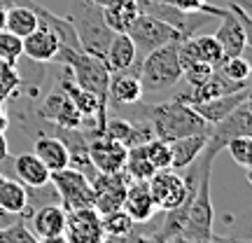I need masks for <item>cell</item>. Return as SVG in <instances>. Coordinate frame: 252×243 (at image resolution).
I'll return each instance as SVG.
<instances>
[{
  "label": "cell",
  "instance_id": "obj_1",
  "mask_svg": "<svg viewBox=\"0 0 252 243\" xmlns=\"http://www.w3.org/2000/svg\"><path fill=\"white\" fill-rule=\"evenodd\" d=\"M131 122L147 124L152 129L154 138H161L166 143L191 134H203L210 126L203 117H198V112L189 103H185L178 96L161 101V103H143L140 101V115Z\"/></svg>",
  "mask_w": 252,
  "mask_h": 243
},
{
  "label": "cell",
  "instance_id": "obj_2",
  "mask_svg": "<svg viewBox=\"0 0 252 243\" xmlns=\"http://www.w3.org/2000/svg\"><path fill=\"white\" fill-rule=\"evenodd\" d=\"M138 77L143 84V94H168L182 80L180 40H173L143 56Z\"/></svg>",
  "mask_w": 252,
  "mask_h": 243
},
{
  "label": "cell",
  "instance_id": "obj_3",
  "mask_svg": "<svg viewBox=\"0 0 252 243\" xmlns=\"http://www.w3.org/2000/svg\"><path fill=\"white\" fill-rule=\"evenodd\" d=\"M217 152L203 147V152L198 154L201 162V175H198L196 192L187 206V220H185V229L180 236H189L196 241L208 243L213 234V199H210V173H213V162H215Z\"/></svg>",
  "mask_w": 252,
  "mask_h": 243
},
{
  "label": "cell",
  "instance_id": "obj_4",
  "mask_svg": "<svg viewBox=\"0 0 252 243\" xmlns=\"http://www.w3.org/2000/svg\"><path fill=\"white\" fill-rule=\"evenodd\" d=\"M54 63H59L61 68H65V72L70 75L72 82H75L77 87L91 91L100 103L108 105L110 72L100 56L87 54V52H82V49L59 47V52H56V56H54Z\"/></svg>",
  "mask_w": 252,
  "mask_h": 243
},
{
  "label": "cell",
  "instance_id": "obj_5",
  "mask_svg": "<svg viewBox=\"0 0 252 243\" xmlns=\"http://www.w3.org/2000/svg\"><path fill=\"white\" fill-rule=\"evenodd\" d=\"M65 19L75 28V35L80 40L82 52L103 59V54H105V49H108L110 40H112L115 33L105 24L100 7L91 5L89 0H72Z\"/></svg>",
  "mask_w": 252,
  "mask_h": 243
},
{
  "label": "cell",
  "instance_id": "obj_6",
  "mask_svg": "<svg viewBox=\"0 0 252 243\" xmlns=\"http://www.w3.org/2000/svg\"><path fill=\"white\" fill-rule=\"evenodd\" d=\"M126 35L131 37L138 59H143V56H147L150 52L168 45L173 40H185L178 28H173L171 24H166V21L152 17V14H145V12L138 14V19H135L133 24H131V28L126 31Z\"/></svg>",
  "mask_w": 252,
  "mask_h": 243
},
{
  "label": "cell",
  "instance_id": "obj_7",
  "mask_svg": "<svg viewBox=\"0 0 252 243\" xmlns=\"http://www.w3.org/2000/svg\"><path fill=\"white\" fill-rule=\"evenodd\" d=\"M52 185H54L59 201L65 210H75V208H87L94 206V189L91 180L84 173L75 171L70 166H65L61 171L52 173Z\"/></svg>",
  "mask_w": 252,
  "mask_h": 243
},
{
  "label": "cell",
  "instance_id": "obj_8",
  "mask_svg": "<svg viewBox=\"0 0 252 243\" xmlns=\"http://www.w3.org/2000/svg\"><path fill=\"white\" fill-rule=\"evenodd\" d=\"M33 112H35L37 119H42V122L56 126V129H82V115L72 105V101L68 99V94L63 91L59 82L47 91L42 103Z\"/></svg>",
  "mask_w": 252,
  "mask_h": 243
},
{
  "label": "cell",
  "instance_id": "obj_9",
  "mask_svg": "<svg viewBox=\"0 0 252 243\" xmlns=\"http://www.w3.org/2000/svg\"><path fill=\"white\" fill-rule=\"evenodd\" d=\"M236 136H252V105L250 101L241 103L234 112H229L224 119L208 126V143L206 147L220 154L224 145Z\"/></svg>",
  "mask_w": 252,
  "mask_h": 243
},
{
  "label": "cell",
  "instance_id": "obj_10",
  "mask_svg": "<svg viewBox=\"0 0 252 243\" xmlns=\"http://www.w3.org/2000/svg\"><path fill=\"white\" fill-rule=\"evenodd\" d=\"M128 178L124 171L119 173H96L91 178V189H94V208L98 215H105L110 210H117L124 204Z\"/></svg>",
  "mask_w": 252,
  "mask_h": 243
},
{
  "label": "cell",
  "instance_id": "obj_11",
  "mask_svg": "<svg viewBox=\"0 0 252 243\" xmlns=\"http://www.w3.org/2000/svg\"><path fill=\"white\" fill-rule=\"evenodd\" d=\"M63 236L68 243H100L105 239L103 225H100V215L96 213L94 206L87 208H75V210H65V229Z\"/></svg>",
  "mask_w": 252,
  "mask_h": 243
},
{
  "label": "cell",
  "instance_id": "obj_12",
  "mask_svg": "<svg viewBox=\"0 0 252 243\" xmlns=\"http://www.w3.org/2000/svg\"><path fill=\"white\" fill-rule=\"evenodd\" d=\"M140 59L119 72H110V82H108V105L112 108H126V105H133L143 101V84H140Z\"/></svg>",
  "mask_w": 252,
  "mask_h": 243
},
{
  "label": "cell",
  "instance_id": "obj_13",
  "mask_svg": "<svg viewBox=\"0 0 252 243\" xmlns=\"http://www.w3.org/2000/svg\"><path fill=\"white\" fill-rule=\"evenodd\" d=\"M87 152H89L91 164H94V169L98 173H119L124 171L128 147H124L119 140L110 138V136L98 134L89 138Z\"/></svg>",
  "mask_w": 252,
  "mask_h": 243
},
{
  "label": "cell",
  "instance_id": "obj_14",
  "mask_svg": "<svg viewBox=\"0 0 252 243\" xmlns=\"http://www.w3.org/2000/svg\"><path fill=\"white\" fill-rule=\"evenodd\" d=\"M122 208L128 213V217L133 220L135 225H145V222L152 220L154 213H157V206H154V199H152V194H150L147 180H131L128 182Z\"/></svg>",
  "mask_w": 252,
  "mask_h": 243
},
{
  "label": "cell",
  "instance_id": "obj_15",
  "mask_svg": "<svg viewBox=\"0 0 252 243\" xmlns=\"http://www.w3.org/2000/svg\"><path fill=\"white\" fill-rule=\"evenodd\" d=\"M103 134L115 138L124 147H138V145H145L147 140H152L154 134L152 129L147 124H138V122H131L126 117H112V119H105L103 124Z\"/></svg>",
  "mask_w": 252,
  "mask_h": 243
},
{
  "label": "cell",
  "instance_id": "obj_16",
  "mask_svg": "<svg viewBox=\"0 0 252 243\" xmlns=\"http://www.w3.org/2000/svg\"><path fill=\"white\" fill-rule=\"evenodd\" d=\"M245 101H250V87H243V89L231 91V94H222V96H215V99L203 101V103H194L191 108L196 110L198 117H203L208 124H215L220 119H224L229 112H234Z\"/></svg>",
  "mask_w": 252,
  "mask_h": 243
},
{
  "label": "cell",
  "instance_id": "obj_17",
  "mask_svg": "<svg viewBox=\"0 0 252 243\" xmlns=\"http://www.w3.org/2000/svg\"><path fill=\"white\" fill-rule=\"evenodd\" d=\"M59 47H61L59 37L45 24H40L33 33H28L24 37V56H28L31 61L35 63H52L56 52H59Z\"/></svg>",
  "mask_w": 252,
  "mask_h": 243
},
{
  "label": "cell",
  "instance_id": "obj_18",
  "mask_svg": "<svg viewBox=\"0 0 252 243\" xmlns=\"http://www.w3.org/2000/svg\"><path fill=\"white\" fill-rule=\"evenodd\" d=\"M33 154L47 166V171L54 173L68 166V147L59 136L54 134H40L33 143Z\"/></svg>",
  "mask_w": 252,
  "mask_h": 243
},
{
  "label": "cell",
  "instance_id": "obj_19",
  "mask_svg": "<svg viewBox=\"0 0 252 243\" xmlns=\"http://www.w3.org/2000/svg\"><path fill=\"white\" fill-rule=\"evenodd\" d=\"M28 220H31L33 234L37 239L63 234V229H65V208L61 204H45V206L35 208Z\"/></svg>",
  "mask_w": 252,
  "mask_h": 243
},
{
  "label": "cell",
  "instance_id": "obj_20",
  "mask_svg": "<svg viewBox=\"0 0 252 243\" xmlns=\"http://www.w3.org/2000/svg\"><path fill=\"white\" fill-rule=\"evenodd\" d=\"M135 61H138V54H135V47L131 42V37L126 33H115L108 49H105V54H103V63H105L108 72L126 70Z\"/></svg>",
  "mask_w": 252,
  "mask_h": 243
},
{
  "label": "cell",
  "instance_id": "obj_21",
  "mask_svg": "<svg viewBox=\"0 0 252 243\" xmlns=\"http://www.w3.org/2000/svg\"><path fill=\"white\" fill-rule=\"evenodd\" d=\"M100 12L112 33H126L140 14V5L138 0H115L105 7H100Z\"/></svg>",
  "mask_w": 252,
  "mask_h": 243
},
{
  "label": "cell",
  "instance_id": "obj_22",
  "mask_svg": "<svg viewBox=\"0 0 252 243\" xmlns=\"http://www.w3.org/2000/svg\"><path fill=\"white\" fill-rule=\"evenodd\" d=\"M208 143V131L203 134H191L178 140H171V169H187L189 164L203 152Z\"/></svg>",
  "mask_w": 252,
  "mask_h": 243
},
{
  "label": "cell",
  "instance_id": "obj_23",
  "mask_svg": "<svg viewBox=\"0 0 252 243\" xmlns=\"http://www.w3.org/2000/svg\"><path fill=\"white\" fill-rule=\"evenodd\" d=\"M14 171H17V180L24 182L26 187H40L47 185L52 173L47 171V166L37 159L33 152H24L14 159Z\"/></svg>",
  "mask_w": 252,
  "mask_h": 243
},
{
  "label": "cell",
  "instance_id": "obj_24",
  "mask_svg": "<svg viewBox=\"0 0 252 243\" xmlns=\"http://www.w3.org/2000/svg\"><path fill=\"white\" fill-rule=\"evenodd\" d=\"M0 208L7 210L12 215H21L26 220V208H28V197H26V185L19 182L17 178H2L0 182Z\"/></svg>",
  "mask_w": 252,
  "mask_h": 243
},
{
  "label": "cell",
  "instance_id": "obj_25",
  "mask_svg": "<svg viewBox=\"0 0 252 243\" xmlns=\"http://www.w3.org/2000/svg\"><path fill=\"white\" fill-rule=\"evenodd\" d=\"M40 26V19L37 14L33 12V7L28 5V2H19V5H12L7 7V17H5V31L9 33H14L19 35L21 40L28 35V33H33L35 28Z\"/></svg>",
  "mask_w": 252,
  "mask_h": 243
},
{
  "label": "cell",
  "instance_id": "obj_26",
  "mask_svg": "<svg viewBox=\"0 0 252 243\" xmlns=\"http://www.w3.org/2000/svg\"><path fill=\"white\" fill-rule=\"evenodd\" d=\"M154 171H157V169H154L152 164H150V159L145 157L143 145L128 150V157H126V164H124V173L128 180H150Z\"/></svg>",
  "mask_w": 252,
  "mask_h": 243
},
{
  "label": "cell",
  "instance_id": "obj_27",
  "mask_svg": "<svg viewBox=\"0 0 252 243\" xmlns=\"http://www.w3.org/2000/svg\"><path fill=\"white\" fill-rule=\"evenodd\" d=\"M191 42H194V49H196V59L201 63H208L217 68L220 63L224 61V54H222V47L215 40V35H191Z\"/></svg>",
  "mask_w": 252,
  "mask_h": 243
},
{
  "label": "cell",
  "instance_id": "obj_28",
  "mask_svg": "<svg viewBox=\"0 0 252 243\" xmlns=\"http://www.w3.org/2000/svg\"><path fill=\"white\" fill-rule=\"evenodd\" d=\"M100 225H103L105 236H124L135 232V222L128 217L124 208H117V210H110L105 215H100Z\"/></svg>",
  "mask_w": 252,
  "mask_h": 243
},
{
  "label": "cell",
  "instance_id": "obj_29",
  "mask_svg": "<svg viewBox=\"0 0 252 243\" xmlns=\"http://www.w3.org/2000/svg\"><path fill=\"white\" fill-rule=\"evenodd\" d=\"M24 91V77L17 68L7 66L5 61H0V101L7 103L9 99H17Z\"/></svg>",
  "mask_w": 252,
  "mask_h": 243
},
{
  "label": "cell",
  "instance_id": "obj_30",
  "mask_svg": "<svg viewBox=\"0 0 252 243\" xmlns=\"http://www.w3.org/2000/svg\"><path fill=\"white\" fill-rule=\"evenodd\" d=\"M21 56H24V40L2 28L0 31V61H5L12 68H17Z\"/></svg>",
  "mask_w": 252,
  "mask_h": 243
},
{
  "label": "cell",
  "instance_id": "obj_31",
  "mask_svg": "<svg viewBox=\"0 0 252 243\" xmlns=\"http://www.w3.org/2000/svg\"><path fill=\"white\" fill-rule=\"evenodd\" d=\"M224 150H229L231 159H234L241 169L250 173L252 169V136H236L224 145Z\"/></svg>",
  "mask_w": 252,
  "mask_h": 243
},
{
  "label": "cell",
  "instance_id": "obj_32",
  "mask_svg": "<svg viewBox=\"0 0 252 243\" xmlns=\"http://www.w3.org/2000/svg\"><path fill=\"white\" fill-rule=\"evenodd\" d=\"M145 150V157L150 159L157 171H161V169H171V145L161 140V138H152V140H147L143 145Z\"/></svg>",
  "mask_w": 252,
  "mask_h": 243
},
{
  "label": "cell",
  "instance_id": "obj_33",
  "mask_svg": "<svg viewBox=\"0 0 252 243\" xmlns=\"http://www.w3.org/2000/svg\"><path fill=\"white\" fill-rule=\"evenodd\" d=\"M0 243H40V239L33 234V229L21 217V220L0 229Z\"/></svg>",
  "mask_w": 252,
  "mask_h": 243
},
{
  "label": "cell",
  "instance_id": "obj_34",
  "mask_svg": "<svg viewBox=\"0 0 252 243\" xmlns=\"http://www.w3.org/2000/svg\"><path fill=\"white\" fill-rule=\"evenodd\" d=\"M217 70L224 75L226 80L238 82V84H245L250 82V63L243 56H234V59H224V61L217 66Z\"/></svg>",
  "mask_w": 252,
  "mask_h": 243
},
{
  "label": "cell",
  "instance_id": "obj_35",
  "mask_svg": "<svg viewBox=\"0 0 252 243\" xmlns=\"http://www.w3.org/2000/svg\"><path fill=\"white\" fill-rule=\"evenodd\" d=\"M213 66H208V63H191V66H185L182 68V80L189 84V89H194V87H198V84H203V82L213 75Z\"/></svg>",
  "mask_w": 252,
  "mask_h": 243
},
{
  "label": "cell",
  "instance_id": "obj_36",
  "mask_svg": "<svg viewBox=\"0 0 252 243\" xmlns=\"http://www.w3.org/2000/svg\"><path fill=\"white\" fill-rule=\"evenodd\" d=\"M208 243H252L250 239H238V236H222V234H210Z\"/></svg>",
  "mask_w": 252,
  "mask_h": 243
},
{
  "label": "cell",
  "instance_id": "obj_37",
  "mask_svg": "<svg viewBox=\"0 0 252 243\" xmlns=\"http://www.w3.org/2000/svg\"><path fill=\"white\" fill-rule=\"evenodd\" d=\"M135 243H168L163 236H159L157 232L154 234H138L135 232Z\"/></svg>",
  "mask_w": 252,
  "mask_h": 243
},
{
  "label": "cell",
  "instance_id": "obj_38",
  "mask_svg": "<svg viewBox=\"0 0 252 243\" xmlns=\"http://www.w3.org/2000/svg\"><path fill=\"white\" fill-rule=\"evenodd\" d=\"M100 243H135V232L124 234V236H105Z\"/></svg>",
  "mask_w": 252,
  "mask_h": 243
},
{
  "label": "cell",
  "instance_id": "obj_39",
  "mask_svg": "<svg viewBox=\"0 0 252 243\" xmlns=\"http://www.w3.org/2000/svg\"><path fill=\"white\" fill-rule=\"evenodd\" d=\"M17 220H21V215H12V213H7V210H2V208H0V229H2V227H7V225H12V222H17Z\"/></svg>",
  "mask_w": 252,
  "mask_h": 243
},
{
  "label": "cell",
  "instance_id": "obj_40",
  "mask_svg": "<svg viewBox=\"0 0 252 243\" xmlns=\"http://www.w3.org/2000/svg\"><path fill=\"white\" fill-rule=\"evenodd\" d=\"M7 129H9V115L5 110V103L0 101V134H5Z\"/></svg>",
  "mask_w": 252,
  "mask_h": 243
},
{
  "label": "cell",
  "instance_id": "obj_41",
  "mask_svg": "<svg viewBox=\"0 0 252 243\" xmlns=\"http://www.w3.org/2000/svg\"><path fill=\"white\" fill-rule=\"evenodd\" d=\"M7 157H9V143L5 138V134H0V162H5Z\"/></svg>",
  "mask_w": 252,
  "mask_h": 243
},
{
  "label": "cell",
  "instance_id": "obj_42",
  "mask_svg": "<svg viewBox=\"0 0 252 243\" xmlns=\"http://www.w3.org/2000/svg\"><path fill=\"white\" fill-rule=\"evenodd\" d=\"M40 243H68V239L63 234H54V236H42Z\"/></svg>",
  "mask_w": 252,
  "mask_h": 243
},
{
  "label": "cell",
  "instance_id": "obj_43",
  "mask_svg": "<svg viewBox=\"0 0 252 243\" xmlns=\"http://www.w3.org/2000/svg\"><path fill=\"white\" fill-rule=\"evenodd\" d=\"M168 243H203V241L189 239V236H173V239H168Z\"/></svg>",
  "mask_w": 252,
  "mask_h": 243
},
{
  "label": "cell",
  "instance_id": "obj_44",
  "mask_svg": "<svg viewBox=\"0 0 252 243\" xmlns=\"http://www.w3.org/2000/svg\"><path fill=\"white\" fill-rule=\"evenodd\" d=\"M5 17H7V7H2V5H0V31L5 28Z\"/></svg>",
  "mask_w": 252,
  "mask_h": 243
},
{
  "label": "cell",
  "instance_id": "obj_45",
  "mask_svg": "<svg viewBox=\"0 0 252 243\" xmlns=\"http://www.w3.org/2000/svg\"><path fill=\"white\" fill-rule=\"evenodd\" d=\"M91 5H96V7H105V5H110V2H115V0H89Z\"/></svg>",
  "mask_w": 252,
  "mask_h": 243
},
{
  "label": "cell",
  "instance_id": "obj_46",
  "mask_svg": "<svg viewBox=\"0 0 252 243\" xmlns=\"http://www.w3.org/2000/svg\"><path fill=\"white\" fill-rule=\"evenodd\" d=\"M19 2H21V0H0L2 7H12V5H19Z\"/></svg>",
  "mask_w": 252,
  "mask_h": 243
},
{
  "label": "cell",
  "instance_id": "obj_47",
  "mask_svg": "<svg viewBox=\"0 0 252 243\" xmlns=\"http://www.w3.org/2000/svg\"><path fill=\"white\" fill-rule=\"evenodd\" d=\"M234 2H238V5H243L248 12H250V0H234Z\"/></svg>",
  "mask_w": 252,
  "mask_h": 243
},
{
  "label": "cell",
  "instance_id": "obj_48",
  "mask_svg": "<svg viewBox=\"0 0 252 243\" xmlns=\"http://www.w3.org/2000/svg\"><path fill=\"white\" fill-rule=\"evenodd\" d=\"M2 178H5V175H2V173H0V182H2Z\"/></svg>",
  "mask_w": 252,
  "mask_h": 243
}]
</instances>
